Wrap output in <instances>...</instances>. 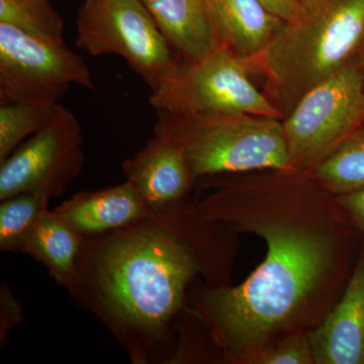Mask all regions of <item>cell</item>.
<instances>
[{
	"mask_svg": "<svg viewBox=\"0 0 364 364\" xmlns=\"http://www.w3.org/2000/svg\"><path fill=\"white\" fill-rule=\"evenodd\" d=\"M76 45L91 56L122 57L152 90L179 63L140 0H85L76 16Z\"/></svg>",
	"mask_w": 364,
	"mask_h": 364,
	"instance_id": "8992f818",
	"label": "cell"
},
{
	"mask_svg": "<svg viewBox=\"0 0 364 364\" xmlns=\"http://www.w3.org/2000/svg\"><path fill=\"white\" fill-rule=\"evenodd\" d=\"M254 364H315L310 332L299 333L279 340L258 352Z\"/></svg>",
	"mask_w": 364,
	"mask_h": 364,
	"instance_id": "ffe728a7",
	"label": "cell"
},
{
	"mask_svg": "<svg viewBox=\"0 0 364 364\" xmlns=\"http://www.w3.org/2000/svg\"><path fill=\"white\" fill-rule=\"evenodd\" d=\"M85 138L77 117L59 105L51 122L0 162V200L37 193L63 195L83 167Z\"/></svg>",
	"mask_w": 364,
	"mask_h": 364,
	"instance_id": "9c48e42d",
	"label": "cell"
},
{
	"mask_svg": "<svg viewBox=\"0 0 364 364\" xmlns=\"http://www.w3.org/2000/svg\"><path fill=\"white\" fill-rule=\"evenodd\" d=\"M217 182L196 203L198 212L257 234L267 257L239 286L203 289L191 313L226 360L250 363L279 340L310 332L330 312L354 228L309 172L268 170Z\"/></svg>",
	"mask_w": 364,
	"mask_h": 364,
	"instance_id": "6da1fadb",
	"label": "cell"
},
{
	"mask_svg": "<svg viewBox=\"0 0 364 364\" xmlns=\"http://www.w3.org/2000/svg\"><path fill=\"white\" fill-rule=\"evenodd\" d=\"M310 339L315 364H364V239L343 294Z\"/></svg>",
	"mask_w": 364,
	"mask_h": 364,
	"instance_id": "30bf717a",
	"label": "cell"
},
{
	"mask_svg": "<svg viewBox=\"0 0 364 364\" xmlns=\"http://www.w3.org/2000/svg\"><path fill=\"white\" fill-rule=\"evenodd\" d=\"M335 200L354 230L364 239V188L335 196Z\"/></svg>",
	"mask_w": 364,
	"mask_h": 364,
	"instance_id": "7402d4cb",
	"label": "cell"
},
{
	"mask_svg": "<svg viewBox=\"0 0 364 364\" xmlns=\"http://www.w3.org/2000/svg\"><path fill=\"white\" fill-rule=\"evenodd\" d=\"M265 6L284 21L293 20L299 14V6L296 0H261Z\"/></svg>",
	"mask_w": 364,
	"mask_h": 364,
	"instance_id": "603a6c76",
	"label": "cell"
},
{
	"mask_svg": "<svg viewBox=\"0 0 364 364\" xmlns=\"http://www.w3.org/2000/svg\"><path fill=\"white\" fill-rule=\"evenodd\" d=\"M57 105L7 102L0 105V162L6 160L28 136H32L51 122Z\"/></svg>",
	"mask_w": 364,
	"mask_h": 364,
	"instance_id": "ac0fdd59",
	"label": "cell"
},
{
	"mask_svg": "<svg viewBox=\"0 0 364 364\" xmlns=\"http://www.w3.org/2000/svg\"><path fill=\"white\" fill-rule=\"evenodd\" d=\"M0 23L54 41H64V23L50 0H0Z\"/></svg>",
	"mask_w": 364,
	"mask_h": 364,
	"instance_id": "d6986e66",
	"label": "cell"
},
{
	"mask_svg": "<svg viewBox=\"0 0 364 364\" xmlns=\"http://www.w3.org/2000/svg\"><path fill=\"white\" fill-rule=\"evenodd\" d=\"M149 210L135 188L124 181L112 188L76 193L53 212L86 238L127 226Z\"/></svg>",
	"mask_w": 364,
	"mask_h": 364,
	"instance_id": "7c38bea8",
	"label": "cell"
},
{
	"mask_svg": "<svg viewBox=\"0 0 364 364\" xmlns=\"http://www.w3.org/2000/svg\"><path fill=\"white\" fill-rule=\"evenodd\" d=\"M23 320V308L14 298L13 291L2 282L0 289V346H6L9 333Z\"/></svg>",
	"mask_w": 364,
	"mask_h": 364,
	"instance_id": "44dd1931",
	"label": "cell"
},
{
	"mask_svg": "<svg viewBox=\"0 0 364 364\" xmlns=\"http://www.w3.org/2000/svg\"><path fill=\"white\" fill-rule=\"evenodd\" d=\"M169 44L186 61H196L222 46L207 0H140Z\"/></svg>",
	"mask_w": 364,
	"mask_h": 364,
	"instance_id": "5bb4252c",
	"label": "cell"
},
{
	"mask_svg": "<svg viewBox=\"0 0 364 364\" xmlns=\"http://www.w3.org/2000/svg\"><path fill=\"white\" fill-rule=\"evenodd\" d=\"M364 47V0H310L284 21L253 73L267 78V95L286 117L316 85L358 58Z\"/></svg>",
	"mask_w": 364,
	"mask_h": 364,
	"instance_id": "3957f363",
	"label": "cell"
},
{
	"mask_svg": "<svg viewBox=\"0 0 364 364\" xmlns=\"http://www.w3.org/2000/svg\"><path fill=\"white\" fill-rule=\"evenodd\" d=\"M122 168L126 181L152 210L186 200L196 181L181 150L155 134L143 149L124 160Z\"/></svg>",
	"mask_w": 364,
	"mask_h": 364,
	"instance_id": "8fae6325",
	"label": "cell"
},
{
	"mask_svg": "<svg viewBox=\"0 0 364 364\" xmlns=\"http://www.w3.org/2000/svg\"><path fill=\"white\" fill-rule=\"evenodd\" d=\"M72 85L95 90L91 72L64 41L0 23V102L57 105Z\"/></svg>",
	"mask_w": 364,
	"mask_h": 364,
	"instance_id": "ba28073f",
	"label": "cell"
},
{
	"mask_svg": "<svg viewBox=\"0 0 364 364\" xmlns=\"http://www.w3.org/2000/svg\"><path fill=\"white\" fill-rule=\"evenodd\" d=\"M359 63H360L361 70H363V77H364V47L363 49L361 50L360 54L358 56Z\"/></svg>",
	"mask_w": 364,
	"mask_h": 364,
	"instance_id": "cb8c5ba5",
	"label": "cell"
},
{
	"mask_svg": "<svg viewBox=\"0 0 364 364\" xmlns=\"http://www.w3.org/2000/svg\"><path fill=\"white\" fill-rule=\"evenodd\" d=\"M309 173L337 196L364 188V123Z\"/></svg>",
	"mask_w": 364,
	"mask_h": 364,
	"instance_id": "2e32d148",
	"label": "cell"
},
{
	"mask_svg": "<svg viewBox=\"0 0 364 364\" xmlns=\"http://www.w3.org/2000/svg\"><path fill=\"white\" fill-rule=\"evenodd\" d=\"M155 135L181 150L196 181L291 169L282 119L242 112L157 111Z\"/></svg>",
	"mask_w": 364,
	"mask_h": 364,
	"instance_id": "277c9868",
	"label": "cell"
},
{
	"mask_svg": "<svg viewBox=\"0 0 364 364\" xmlns=\"http://www.w3.org/2000/svg\"><path fill=\"white\" fill-rule=\"evenodd\" d=\"M220 42L253 63L265 51L284 20L261 0H207Z\"/></svg>",
	"mask_w": 364,
	"mask_h": 364,
	"instance_id": "4fadbf2b",
	"label": "cell"
},
{
	"mask_svg": "<svg viewBox=\"0 0 364 364\" xmlns=\"http://www.w3.org/2000/svg\"><path fill=\"white\" fill-rule=\"evenodd\" d=\"M50 200L37 193H21L0 203V251L21 253L26 239L49 210Z\"/></svg>",
	"mask_w": 364,
	"mask_h": 364,
	"instance_id": "e0dca14e",
	"label": "cell"
},
{
	"mask_svg": "<svg viewBox=\"0 0 364 364\" xmlns=\"http://www.w3.org/2000/svg\"><path fill=\"white\" fill-rule=\"evenodd\" d=\"M222 225L186 198L86 237L69 296L109 329L132 363H172L188 289L196 275L213 272L215 234Z\"/></svg>",
	"mask_w": 364,
	"mask_h": 364,
	"instance_id": "7a4b0ae2",
	"label": "cell"
},
{
	"mask_svg": "<svg viewBox=\"0 0 364 364\" xmlns=\"http://www.w3.org/2000/svg\"><path fill=\"white\" fill-rule=\"evenodd\" d=\"M85 239L49 210L26 239L21 253L41 263L69 293L75 284L79 254Z\"/></svg>",
	"mask_w": 364,
	"mask_h": 364,
	"instance_id": "9a60e30c",
	"label": "cell"
},
{
	"mask_svg": "<svg viewBox=\"0 0 364 364\" xmlns=\"http://www.w3.org/2000/svg\"><path fill=\"white\" fill-rule=\"evenodd\" d=\"M308 1H310V0H296V2H298L299 6H301V4H306V2Z\"/></svg>",
	"mask_w": 364,
	"mask_h": 364,
	"instance_id": "d4e9b609",
	"label": "cell"
},
{
	"mask_svg": "<svg viewBox=\"0 0 364 364\" xmlns=\"http://www.w3.org/2000/svg\"><path fill=\"white\" fill-rule=\"evenodd\" d=\"M364 123L359 58L316 85L284 119L289 168L310 172Z\"/></svg>",
	"mask_w": 364,
	"mask_h": 364,
	"instance_id": "52a82bcc",
	"label": "cell"
},
{
	"mask_svg": "<svg viewBox=\"0 0 364 364\" xmlns=\"http://www.w3.org/2000/svg\"><path fill=\"white\" fill-rule=\"evenodd\" d=\"M252 67L225 46L196 61L178 63L173 73L152 90L149 104L174 114L242 112L284 119L267 93L251 80Z\"/></svg>",
	"mask_w": 364,
	"mask_h": 364,
	"instance_id": "5b68a950",
	"label": "cell"
}]
</instances>
